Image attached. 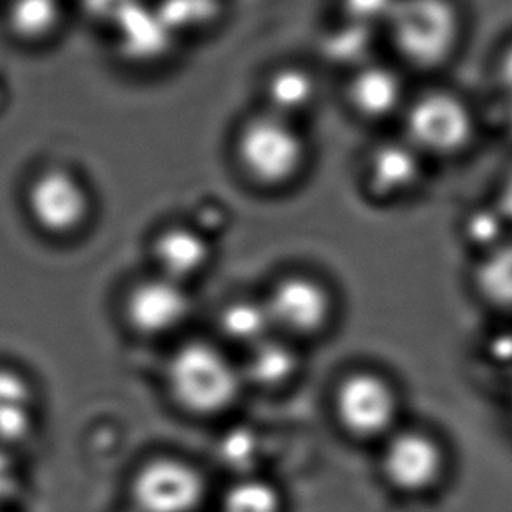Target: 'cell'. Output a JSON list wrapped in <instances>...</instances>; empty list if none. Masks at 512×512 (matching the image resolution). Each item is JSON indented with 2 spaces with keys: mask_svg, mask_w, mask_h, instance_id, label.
<instances>
[{
  "mask_svg": "<svg viewBox=\"0 0 512 512\" xmlns=\"http://www.w3.org/2000/svg\"><path fill=\"white\" fill-rule=\"evenodd\" d=\"M463 25L456 0H397L381 34L400 67L432 72L455 58Z\"/></svg>",
  "mask_w": 512,
  "mask_h": 512,
  "instance_id": "cell-1",
  "label": "cell"
},
{
  "mask_svg": "<svg viewBox=\"0 0 512 512\" xmlns=\"http://www.w3.org/2000/svg\"><path fill=\"white\" fill-rule=\"evenodd\" d=\"M165 383L176 406L197 418L228 413L244 390L241 367L213 342L188 341L172 353Z\"/></svg>",
  "mask_w": 512,
  "mask_h": 512,
  "instance_id": "cell-2",
  "label": "cell"
},
{
  "mask_svg": "<svg viewBox=\"0 0 512 512\" xmlns=\"http://www.w3.org/2000/svg\"><path fill=\"white\" fill-rule=\"evenodd\" d=\"M399 120L400 136L428 162L460 157L476 141L479 128L474 106L446 86L413 93Z\"/></svg>",
  "mask_w": 512,
  "mask_h": 512,
  "instance_id": "cell-3",
  "label": "cell"
},
{
  "mask_svg": "<svg viewBox=\"0 0 512 512\" xmlns=\"http://www.w3.org/2000/svg\"><path fill=\"white\" fill-rule=\"evenodd\" d=\"M309 146L297 121L264 113L244 121L235 137V160L244 176L265 190L292 185L306 169Z\"/></svg>",
  "mask_w": 512,
  "mask_h": 512,
  "instance_id": "cell-4",
  "label": "cell"
},
{
  "mask_svg": "<svg viewBox=\"0 0 512 512\" xmlns=\"http://www.w3.org/2000/svg\"><path fill=\"white\" fill-rule=\"evenodd\" d=\"M206 497V476L176 456L151 458L130 481L134 512H197Z\"/></svg>",
  "mask_w": 512,
  "mask_h": 512,
  "instance_id": "cell-5",
  "label": "cell"
},
{
  "mask_svg": "<svg viewBox=\"0 0 512 512\" xmlns=\"http://www.w3.org/2000/svg\"><path fill=\"white\" fill-rule=\"evenodd\" d=\"M334 411L349 435L370 441L392 430L399 414V397L383 376L356 370L337 386Z\"/></svg>",
  "mask_w": 512,
  "mask_h": 512,
  "instance_id": "cell-6",
  "label": "cell"
},
{
  "mask_svg": "<svg viewBox=\"0 0 512 512\" xmlns=\"http://www.w3.org/2000/svg\"><path fill=\"white\" fill-rule=\"evenodd\" d=\"M30 220L44 234L67 237L85 227L92 200L81 179L64 167H48L27 188Z\"/></svg>",
  "mask_w": 512,
  "mask_h": 512,
  "instance_id": "cell-7",
  "label": "cell"
},
{
  "mask_svg": "<svg viewBox=\"0 0 512 512\" xmlns=\"http://www.w3.org/2000/svg\"><path fill=\"white\" fill-rule=\"evenodd\" d=\"M427 167V158L399 134L370 144L360 162V176L370 197L392 202L418 192L427 178Z\"/></svg>",
  "mask_w": 512,
  "mask_h": 512,
  "instance_id": "cell-8",
  "label": "cell"
},
{
  "mask_svg": "<svg viewBox=\"0 0 512 512\" xmlns=\"http://www.w3.org/2000/svg\"><path fill=\"white\" fill-rule=\"evenodd\" d=\"M272 330L286 337H313L327 328L334 304L327 288L307 276H286L264 299Z\"/></svg>",
  "mask_w": 512,
  "mask_h": 512,
  "instance_id": "cell-9",
  "label": "cell"
},
{
  "mask_svg": "<svg viewBox=\"0 0 512 512\" xmlns=\"http://www.w3.org/2000/svg\"><path fill=\"white\" fill-rule=\"evenodd\" d=\"M192 299L185 285L153 276L132 286L125 295L123 314L128 327L143 337H164L185 325Z\"/></svg>",
  "mask_w": 512,
  "mask_h": 512,
  "instance_id": "cell-10",
  "label": "cell"
},
{
  "mask_svg": "<svg viewBox=\"0 0 512 512\" xmlns=\"http://www.w3.org/2000/svg\"><path fill=\"white\" fill-rule=\"evenodd\" d=\"M409 97L402 67L377 58L348 72L344 81L346 106L370 123L400 118Z\"/></svg>",
  "mask_w": 512,
  "mask_h": 512,
  "instance_id": "cell-11",
  "label": "cell"
},
{
  "mask_svg": "<svg viewBox=\"0 0 512 512\" xmlns=\"http://www.w3.org/2000/svg\"><path fill=\"white\" fill-rule=\"evenodd\" d=\"M444 465L441 444L420 430L390 435L381 458L384 477L404 493H423L434 488L441 481Z\"/></svg>",
  "mask_w": 512,
  "mask_h": 512,
  "instance_id": "cell-12",
  "label": "cell"
},
{
  "mask_svg": "<svg viewBox=\"0 0 512 512\" xmlns=\"http://www.w3.org/2000/svg\"><path fill=\"white\" fill-rule=\"evenodd\" d=\"M151 255L157 265L158 276L185 285L199 278L213 260V246L206 235L190 225H171L160 230Z\"/></svg>",
  "mask_w": 512,
  "mask_h": 512,
  "instance_id": "cell-13",
  "label": "cell"
},
{
  "mask_svg": "<svg viewBox=\"0 0 512 512\" xmlns=\"http://www.w3.org/2000/svg\"><path fill=\"white\" fill-rule=\"evenodd\" d=\"M36 390L20 370L0 367V448L11 451L34 437Z\"/></svg>",
  "mask_w": 512,
  "mask_h": 512,
  "instance_id": "cell-14",
  "label": "cell"
},
{
  "mask_svg": "<svg viewBox=\"0 0 512 512\" xmlns=\"http://www.w3.org/2000/svg\"><path fill=\"white\" fill-rule=\"evenodd\" d=\"M267 111L297 121L311 111L320 97V83L304 65H279L265 79Z\"/></svg>",
  "mask_w": 512,
  "mask_h": 512,
  "instance_id": "cell-15",
  "label": "cell"
},
{
  "mask_svg": "<svg viewBox=\"0 0 512 512\" xmlns=\"http://www.w3.org/2000/svg\"><path fill=\"white\" fill-rule=\"evenodd\" d=\"M299 365V355L292 344L269 335L248 349V358L239 367L244 384H253L260 390H278L297 376Z\"/></svg>",
  "mask_w": 512,
  "mask_h": 512,
  "instance_id": "cell-16",
  "label": "cell"
},
{
  "mask_svg": "<svg viewBox=\"0 0 512 512\" xmlns=\"http://www.w3.org/2000/svg\"><path fill=\"white\" fill-rule=\"evenodd\" d=\"M377 34L381 32L337 18L321 36L320 51L323 60L348 74L356 67L376 58L374 48Z\"/></svg>",
  "mask_w": 512,
  "mask_h": 512,
  "instance_id": "cell-17",
  "label": "cell"
},
{
  "mask_svg": "<svg viewBox=\"0 0 512 512\" xmlns=\"http://www.w3.org/2000/svg\"><path fill=\"white\" fill-rule=\"evenodd\" d=\"M120 43L128 57L151 60L169 46V25L162 15H153L141 6H130L120 18Z\"/></svg>",
  "mask_w": 512,
  "mask_h": 512,
  "instance_id": "cell-18",
  "label": "cell"
},
{
  "mask_svg": "<svg viewBox=\"0 0 512 512\" xmlns=\"http://www.w3.org/2000/svg\"><path fill=\"white\" fill-rule=\"evenodd\" d=\"M218 328L227 341L249 349L272 335L264 300L237 299L221 307Z\"/></svg>",
  "mask_w": 512,
  "mask_h": 512,
  "instance_id": "cell-19",
  "label": "cell"
},
{
  "mask_svg": "<svg viewBox=\"0 0 512 512\" xmlns=\"http://www.w3.org/2000/svg\"><path fill=\"white\" fill-rule=\"evenodd\" d=\"M6 22L13 36L39 43L55 34L62 23L60 0H9Z\"/></svg>",
  "mask_w": 512,
  "mask_h": 512,
  "instance_id": "cell-20",
  "label": "cell"
},
{
  "mask_svg": "<svg viewBox=\"0 0 512 512\" xmlns=\"http://www.w3.org/2000/svg\"><path fill=\"white\" fill-rule=\"evenodd\" d=\"M476 283L491 306L512 311V241L484 253L477 267Z\"/></svg>",
  "mask_w": 512,
  "mask_h": 512,
  "instance_id": "cell-21",
  "label": "cell"
},
{
  "mask_svg": "<svg viewBox=\"0 0 512 512\" xmlns=\"http://www.w3.org/2000/svg\"><path fill=\"white\" fill-rule=\"evenodd\" d=\"M283 500L276 486L255 477H242L228 488L221 512H281Z\"/></svg>",
  "mask_w": 512,
  "mask_h": 512,
  "instance_id": "cell-22",
  "label": "cell"
},
{
  "mask_svg": "<svg viewBox=\"0 0 512 512\" xmlns=\"http://www.w3.org/2000/svg\"><path fill=\"white\" fill-rule=\"evenodd\" d=\"M509 227H511L509 221L505 220L504 214L498 211L493 200L490 204H477L463 218L465 239L472 246L483 249L484 253L507 241L505 234Z\"/></svg>",
  "mask_w": 512,
  "mask_h": 512,
  "instance_id": "cell-23",
  "label": "cell"
},
{
  "mask_svg": "<svg viewBox=\"0 0 512 512\" xmlns=\"http://www.w3.org/2000/svg\"><path fill=\"white\" fill-rule=\"evenodd\" d=\"M397 0H335L337 18L381 32Z\"/></svg>",
  "mask_w": 512,
  "mask_h": 512,
  "instance_id": "cell-24",
  "label": "cell"
},
{
  "mask_svg": "<svg viewBox=\"0 0 512 512\" xmlns=\"http://www.w3.org/2000/svg\"><path fill=\"white\" fill-rule=\"evenodd\" d=\"M221 444V458L227 463H235L239 469L253 462L256 456L258 442L251 432L237 430L234 434L227 435Z\"/></svg>",
  "mask_w": 512,
  "mask_h": 512,
  "instance_id": "cell-25",
  "label": "cell"
},
{
  "mask_svg": "<svg viewBox=\"0 0 512 512\" xmlns=\"http://www.w3.org/2000/svg\"><path fill=\"white\" fill-rule=\"evenodd\" d=\"M20 490V472L13 456L0 448V507L8 504Z\"/></svg>",
  "mask_w": 512,
  "mask_h": 512,
  "instance_id": "cell-26",
  "label": "cell"
},
{
  "mask_svg": "<svg viewBox=\"0 0 512 512\" xmlns=\"http://www.w3.org/2000/svg\"><path fill=\"white\" fill-rule=\"evenodd\" d=\"M495 81H497L500 95L512 99V39H509L504 44V48L498 51L497 62H495Z\"/></svg>",
  "mask_w": 512,
  "mask_h": 512,
  "instance_id": "cell-27",
  "label": "cell"
},
{
  "mask_svg": "<svg viewBox=\"0 0 512 512\" xmlns=\"http://www.w3.org/2000/svg\"><path fill=\"white\" fill-rule=\"evenodd\" d=\"M493 204L498 207L500 213L504 214L509 225H512V167L509 171H505L504 176L498 181Z\"/></svg>",
  "mask_w": 512,
  "mask_h": 512,
  "instance_id": "cell-28",
  "label": "cell"
},
{
  "mask_svg": "<svg viewBox=\"0 0 512 512\" xmlns=\"http://www.w3.org/2000/svg\"><path fill=\"white\" fill-rule=\"evenodd\" d=\"M491 355L495 360L512 362V335L504 334L497 337L491 344Z\"/></svg>",
  "mask_w": 512,
  "mask_h": 512,
  "instance_id": "cell-29",
  "label": "cell"
},
{
  "mask_svg": "<svg viewBox=\"0 0 512 512\" xmlns=\"http://www.w3.org/2000/svg\"><path fill=\"white\" fill-rule=\"evenodd\" d=\"M500 116H502V127H504L505 134L512 137V99H509V97H502Z\"/></svg>",
  "mask_w": 512,
  "mask_h": 512,
  "instance_id": "cell-30",
  "label": "cell"
}]
</instances>
